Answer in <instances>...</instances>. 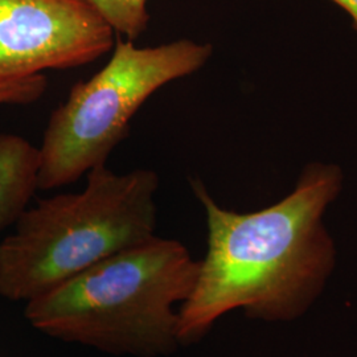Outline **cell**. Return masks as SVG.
I'll return each instance as SVG.
<instances>
[{"label": "cell", "mask_w": 357, "mask_h": 357, "mask_svg": "<svg viewBox=\"0 0 357 357\" xmlns=\"http://www.w3.org/2000/svg\"><path fill=\"white\" fill-rule=\"evenodd\" d=\"M343 187L342 167L310 162L280 202L238 213L217 204L200 180H192L205 212L206 253L193 291L178 308L180 345L199 342L236 310L266 323L305 317L337 266L326 215Z\"/></svg>", "instance_id": "cell-1"}, {"label": "cell", "mask_w": 357, "mask_h": 357, "mask_svg": "<svg viewBox=\"0 0 357 357\" xmlns=\"http://www.w3.org/2000/svg\"><path fill=\"white\" fill-rule=\"evenodd\" d=\"M200 261L178 241L155 236L110 255L26 302L29 324L54 339L107 354L168 356L178 349V311Z\"/></svg>", "instance_id": "cell-2"}, {"label": "cell", "mask_w": 357, "mask_h": 357, "mask_svg": "<svg viewBox=\"0 0 357 357\" xmlns=\"http://www.w3.org/2000/svg\"><path fill=\"white\" fill-rule=\"evenodd\" d=\"M159 176L98 166L77 193L26 208L0 241V296L28 302L110 255L156 236Z\"/></svg>", "instance_id": "cell-3"}, {"label": "cell", "mask_w": 357, "mask_h": 357, "mask_svg": "<svg viewBox=\"0 0 357 357\" xmlns=\"http://www.w3.org/2000/svg\"><path fill=\"white\" fill-rule=\"evenodd\" d=\"M212 54L211 44L191 38L144 48L116 40L109 63L73 85L50 116L38 149V190L63 187L106 166L142 105L167 84L199 72Z\"/></svg>", "instance_id": "cell-4"}, {"label": "cell", "mask_w": 357, "mask_h": 357, "mask_svg": "<svg viewBox=\"0 0 357 357\" xmlns=\"http://www.w3.org/2000/svg\"><path fill=\"white\" fill-rule=\"evenodd\" d=\"M115 33L89 0H0V82L90 64Z\"/></svg>", "instance_id": "cell-5"}, {"label": "cell", "mask_w": 357, "mask_h": 357, "mask_svg": "<svg viewBox=\"0 0 357 357\" xmlns=\"http://www.w3.org/2000/svg\"><path fill=\"white\" fill-rule=\"evenodd\" d=\"M40 153L20 135L0 132V233L24 213L38 190Z\"/></svg>", "instance_id": "cell-6"}, {"label": "cell", "mask_w": 357, "mask_h": 357, "mask_svg": "<svg viewBox=\"0 0 357 357\" xmlns=\"http://www.w3.org/2000/svg\"><path fill=\"white\" fill-rule=\"evenodd\" d=\"M102 13L115 32L128 40H137L147 29L149 0H89Z\"/></svg>", "instance_id": "cell-7"}, {"label": "cell", "mask_w": 357, "mask_h": 357, "mask_svg": "<svg viewBox=\"0 0 357 357\" xmlns=\"http://www.w3.org/2000/svg\"><path fill=\"white\" fill-rule=\"evenodd\" d=\"M48 89L44 75L0 82V105H28L38 101Z\"/></svg>", "instance_id": "cell-8"}, {"label": "cell", "mask_w": 357, "mask_h": 357, "mask_svg": "<svg viewBox=\"0 0 357 357\" xmlns=\"http://www.w3.org/2000/svg\"><path fill=\"white\" fill-rule=\"evenodd\" d=\"M335 6L342 8L352 19V26L357 33V0H330Z\"/></svg>", "instance_id": "cell-9"}]
</instances>
